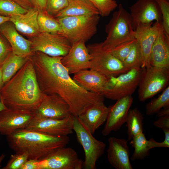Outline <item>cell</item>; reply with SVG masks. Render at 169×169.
<instances>
[{
    "label": "cell",
    "mask_w": 169,
    "mask_h": 169,
    "mask_svg": "<svg viewBox=\"0 0 169 169\" xmlns=\"http://www.w3.org/2000/svg\"><path fill=\"white\" fill-rule=\"evenodd\" d=\"M39 11L34 7L28 10L25 13L10 16L9 21L18 31L27 35L35 37L40 33L38 21Z\"/></svg>",
    "instance_id": "cell-22"
},
{
    "label": "cell",
    "mask_w": 169,
    "mask_h": 169,
    "mask_svg": "<svg viewBox=\"0 0 169 169\" xmlns=\"http://www.w3.org/2000/svg\"><path fill=\"white\" fill-rule=\"evenodd\" d=\"M33 53L39 52L52 57H63L70 49L71 44L60 34L40 33L31 41Z\"/></svg>",
    "instance_id": "cell-10"
},
{
    "label": "cell",
    "mask_w": 169,
    "mask_h": 169,
    "mask_svg": "<svg viewBox=\"0 0 169 169\" xmlns=\"http://www.w3.org/2000/svg\"><path fill=\"white\" fill-rule=\"evenodd\" d=\"M99 12L100 15L108 16L118 6L115 0H89Z\"/></svg>",
    "instance_id": "cell-33"
},
{
    "label": "cell",
    "mask_w": 169,
    "mask_h": 169,
    "mask_svg": "<svg viewBox=\"0 0 169 169\" xmlns=\"http://www.w3.org/2000/svg\"><path fill=\"white\" fill-rule=\"evenodd\" d=\"M5 156V155L4 153H3L0 156V168L1 167V162L4 158Z\"/></svg>",
    "instance_id": "cell-48"
},
{
    "label": "cell",
    "mask_w": 169,
    "mask_h": 169,
    "mask_svg": "<svg viewBox=\"0 0 169 169\" xmlns=\"http://www.w3.org/2000/svg\"><path fill=\"white\" fill-rule=\"evenodd\" d=\"M136 40L135 39L120 44L108 51L114 57L122 62L129 54Z\"/></svg>",
    "instance_id": "cell-34"
},
{
    "label": "cell",
    "mask_w": 169,
    "mask_h": 169,
    "mask_svg": "<svg viewBox=\"0 0 169 169\" xmlns=\"http://www.w3.org/2000/svg\"><path fill=\"white\" fill-rule=\"evenodd\" d=\"M36 7L39 10L45 11L47 0H33Z\"/></svg>",
    "instance_id": "cell-43"
},
{
    "label": "cell",
    "mask_w": 169,
    "mask_h": 169,
    "mask_svg": "<svg viewBox=\"0 0 169 169\" xmlns=\"http://www.w3.org/2000/svg\"><path fill=\"white\" fill-rule=\"evenodd\" d=\"M154 125L162 130L169 129V115L158 117L153 122Z\"/></svg>",
    "instance_id": "cell-40"
},
{
    "label": "cell",
    "mask_w": 169,
    "mask_h": 169,
    "mask_svg": "<svg viewBox=\"0 0 169 169\" xmlns=\"http://www.w3.org/2000/svg\"><path fill=\"white\" fill-rule=\"evenodd\" d=\"M108 111V107L101 102L86 106L77 117L82 126L93 134L106 121Z\"/></svg>",
    "instance_id": "cell-19"
},
{
    "label": "cell",
    "mask_w": 169,
    "mask_h": 169,
    "mask_svg": "<svg viewBox=\"0 0 169 169\" xmlns=\"http://www.w3.org/2000/svg\"><path fill=\"white\" fill-rule=\"evenodd\" d=\"M6 109L7 108L4 105L2 99L0 98V111Z\"/></svg>",
    "instance_id": "cell-47"
},
{
    "label": "cell",
    "mask_w": 169,
    "mask_h": 169,
    "mask_svg": "<svg viewBox=\"0 0 169 169\" xmlns=\"http://www.w3.org/2000/svg\"><path fill=\"white\" fill-rule=\"evenodd\" d=\"M85 43L80 40L72 44L67 54L62 57L61 63L70 74L90 69L91 56Z\"/></svg>",
    "instance_id": "cell-15"
},
{
    "label": "cell",
    "mask_w": 169,
    "mask_h": 169,
    "mask_svg": "<svg viewBox=\"0 0 169 169\" xmlns=\"http://www.w3.org/2000/svg\"><path fill=\"white\" fill-rule=\"evenodd\" d=\"M122 62L128 71L136 67H141L142 63L141 54L139 44L136 39L128 56Z\"/></svg>",
    "instance_id": "cell-31"
},
{
    "label": "cell",
    "mask_w": 169,
    "mask_h": 169,
    "mask_svg": "<svg viewBox=\"0 0 169 169\" xmlns=\"http://www.w3.org/2000/svg\"><path fill=\"white\" fill-rule=\"evenodd\" d=\"M143 115L137 108L130 109L125 123L127 129L128 141L143 132Z\"/></svg>",
    "instance_id": "cell-27"
},
{
    "label": "cell",
    "mask_w": 169,
    "mask_h": 169,
    "mask_svg": "<svg viewBox=\"0 0 169 169\" xmlns=\"http://www.w3.org/2000/svg\"><path fill=\"white\" fill-rule=\"evenodd\" d=\"M28 159V155L26 153H16L12 154L7 164L2 169H20Z\"/></svg>",
    "instance_id": "cell-37"
},
{
    "label": "cell",
    "mask_w": 169,
    "mask_h": 169,
    "mask_svg": "<svg viewBox=\"0 0 169 169\" xmlns=\"http://www.w3.org/2000/svg\"><path fill=\"white\" fill-rule=\"evenodd\" d=\"M156 114L157 116L158 117L169 115V106L163 108Z\"/></svg>",
    "instance_id": "cell-44"
},
{
    "label": "cell",
    "mask_w": 169,
    "mask_h": 169,
    "mask_svg": "<svg viewBox=\"0 0 169 169\" xmlns=\"http://www.w3.org/2000/svg\"><path fill=\"white\" fill-rule=\"evenodd\" d=\"M160 9L162 17L164 32L169 38V2L168 0H155Z\"/></svg>",
    "instance_id": "cell-35"
},
{
    "label": "cell",
    "mask_w": 169,
    "mask_h": 169,
    "mask_svg": "<svg viewBox=\"0 0 169 169\" xmlns=\"http://www.w3.org/2000/svg\"><path fill=\"white\" fill-rule=\"evenodd\" d=\"M99 15V11L89 0H69L67 6L55 17H63L84 15Z\"/></svg>",
    "instance_id": "cell-25"
},
{
    "label": "cell",
    "mask_w": 169,
    "mask_h": 169,
    "mask_svg": "<svg viewBox=\"0 0 169 169\" xmlns=\"http://www.w3.org/2000/svg\"><path fill=\"white\" fill-rule=\"evenodd\" d=\"M43 95L31 58L5 83L0 91V98L8 109L33 112L39 105Z\"/></svg>",
    "instance_id": "cell-2"
},
{
    "label": "cell",
    "mask_w": 169,
    "mask_h": 169,
    "mask_svg": "<svg viewBox=\"0 0 169 169\" xmlns=\"http://www.w3.org/2000/svg\"><path fill=\"white\" fill-rule=\"evenodd\" d=\"M38 21L40 33L61 34V28L57 20L46 11L39 10Z\"/></svg>",
    "instance_id": "cell-29"
},
{
    "label": "cell",
    "mask_w": 169,
    "mask_h": 169,
    "mask_svg": "<svg viewBox=\"0 0 169 169\" xmlns=\"http://www.w3.org/2000/svg\"><path fill=\"white\" fill-rule=\"evenodd\" d=\"M62 58L50 56L39 52H34L32 56L41 92L60 96L68 103L72 114L75 116L86 106L104 102L102 95L86 90L70 77L68 69L61 63Z\"/></svg>",
    "instance_id": "cell-1"
},
{
    "label": "cell",
    "mask_w": 169,
    "mask_h": 169,
    "mask_svg": "<svg viewBox=\"0 0 169 169\" xmlns=\"http://www.w3.org/2000/svg\"><path fill=\"white\" fill-rule=\"evenodd\" d=\"M105 31L106 39L100 43L102 47L108 51L120 44L135 39L130 13L121 4L119 5L118 10L114 12L106 25Z\"/></svg>",
    "instance_id": "cell-5"
},
{
    "label": "cell",
    "mask_w": 169,
    "mask_h": 169,
    "mask_svg": "<svg viewBox=\"0 0 169 169\" xmlns=\"http://www.w3.org/2000/svg\"><path fill=\"white\" fill-rule=\"evenodd\" d=\"M69 0H47L45 11L54 17L68 5Z\"/></svg>",
    "instance_id": "cell-36"
},
{
    "label": "cell",
    "mask_w": 169,
    "mask_h": 169,
    "mask_svg": "<svg viewBox=\"0 0 169 169\" xmlns=\"http://www.w3.org/2000/svg\"><path fill=\"white\" fill-rule=\"evenodd\" d=\"M129 9L133 30L141 24L162 22L161 11L155 0H138Z\"/></svg>",
    "instance_id": "cell-14"
},
{
    "label": "cell",
    "mask_w": 169,
    "mask_h": 169,
    "mask_svg": "<svg viewBox=\"0 0 169 169\" xmlns=\"http://www.w3.org/2000/svg\"><path fill=\"white\" fill-rule=\"evenodd\" d=\"M87 47L91 56L90 69L108 78L128 71L122 62L102 47L101 43L89 44Z\"/></svg>",
    "instance_id": "cell-8"
},
{
    "label": "cell",
    "mask_w": 169,
    "mask_h": 169,
    "mask_svg": "<svg viewBox=\"0 0 169 169\" xmlns=\"http://www.w3.org/2000/svg\"><path fill=\"white\" fill-rule=\"evenodd\" d=\"M8 22L0 26V33L8 42L12 52L18 56L31 58L34 54L31 49L32 41L20 34L13 24Z\"/></svg>",
    "instance_id": "cell-21"
},
{
    "label": "cell",
    "mask_w": 169,
    "mask_h": 169,
    "mask_svg": "<svg viewBox=\"0 0 169 169\" xmlns=\"http://www.w3.org/2000/svg\"><path fill=\"white\" fill-rule=\"evenodd\" d=\"M35 115L32 111L6 109L0 111V134L6 136L24 129Z\"/></svg>",
    "instance_id": "cell-18"
},
{
    "label": "cell",
    "mask_w": 169,
    "mask_h": 169,
    "mask_svg": "<svg viewBox=\"0 0 169 169\" xmlns=\"http://www.w3.org/2000/svg\"><path fill=\"white\" fill-rule=\"evenodd\" d=\"M38 165V169H81L84 161L74 149L65 146L39 160Z\"/></svg>",
    "instance_id": "cell-12"
},
{
    "label": "cell",
    "mask_w": 169,
    "mask_h": 169,
    "mask_svg": "<svg viewBox=\"0 0 169 169\" xmlns=\"http://www.w3.org/2000/svg\"><path fill=\"white\" fill-rule=\"evenodd\" d=\"M99 15L68 16L56 18L61 28V34L71 45L80 40L86 42L97 33Z\"/></svg>",
    "instance_id": "cell-4"
},
{
    "label": "cell",
    "mask_w": 169,
    "mask_h": 169,
    "mask_svg": "<svg viewBox=\"0 0 169 169\" xmlns=\"http://www.w3.org/2000/svg\"><path fill=\"white\" fill-rule=\"evenodd\" d=\"M127 140L114 137L108 140L107 158L109 163L116 169H132Z\"/></svg>",
    "instance_id": "cell-20"
},
{
    "label": "cell",
    "mask_w": 169,
    "mask_h": 169,
    "mask_svg": "<svg viewBox=\"0 0 169 169\" xmlns=\"http://www.w3.org/2000/svg\"><path fill=\"white\" fill-rule=\"evenodd\" d=\"M74 116L60 119H52L35 115L25 129L54 136H68L73 133Z\"/></svg>",
    "instance_id": "cell-11"
},
{
    "label": "cell",
    "mask_w": 169,
    "mask_h": 169,
    "mask_svg": "<svg viewBox=\"0 0 169 169\" xmlns=\"http://www.w3.org/2000/svg\"><path fill=\"white\" fill-rule=\"evenodd\" d=\"M142 71L138 84V96L143 102L151 98L167 86L169 81V67L151 65Z\"/></svg>",
    "instance_id": "cell-7"
},
{
    "label": "cell",
    "mask_w": 169,
    "mask_h": 169,
    "mask_svg": "<svg viewBox=\"0 0 169 169\" xmlns=\"http://www.w3.org/2000/svg\"></svg>",
    "instance_id": "cell-49"
},
{
    "label": "cell",
    "mask_w": 169,
    "mask_h": 169,
    "mask_svg": "<svg viewBox=\"0 0 169 169\" xmlns=\"http://www.w3.org/2000/svg\"><path fill=\"white\" fill-rule=\"evenodd\" d=\"M39 160L28 159L24 163L20 169H38V163Z\"/></svg>",
    "instance_id": "cell-41"
},
{
    "label": "cell",
    "mask_w": 169,
    "mask_h": 169,
    "mask_svg": "<svg viewBox=\"0 0 169 169\" xmlns=\"http://www.w3.org/2000/svg\"><path fill=\"white\" fill-rule=\"evenodd\" d=\"M28 10L12 0H0V15L10 17L25 13Z\"/></svg>",
    "instance_id": "cell-32"
},
{
    "label": "cell",
    "mask_w": 169,
    "mask_h": 169,
    "mask_svg": "<svg viewBox=\"0 0 169 169\" xmlns=\"http://www.w3.org/2000/svg\"><path fill=\"white\" fill-rule=\"evenodd\" d=\"M12 51L11 47L0 36V66Z\"/></svg>",
    "instance_id": "cell-39"
},
{
    "label": "cell",
    "mask_w": 169,
    "mask_h": 169,
    "mask_svg": "<svg viewBox=\"0 0 169 169\" xmlns=\"http://www.w3.org/2000/svg\"><path fill=\"white\" fill-rule=\"evenodd\" d=\"M130 144L134 150L131 157L132 161L142 160L149 156L150 149L148 140H147L143 132L134 136L131 140Z\"/></svg>",
    "instance_id": "cell-28"
},
{
    "label": "cell",
    "mask_w": 169,
    "mask_h": 169,
    "mask_svg": "<svg viewBox=\"0 0 169 169\" xmlns=\"http://www.w3.org/2000/svg\"><path fill=\"white\" fill-rule=\"evenodd\" d=\"M73 129L78 141L82 146L85 154L83 167L85 169H96V163L104 154L106 144L96 139L81 125L77 116H74Z\"/></svg>",
    "instance_id": "cell-9"
},
{
    "label": "cell",
    "mask_w": 169,
    "mask_h": 169,
    "mask_svg": "<svg viewBox=\"0 0 169 169\" xmlns=\"http://www.w3.org/2000/svg\"><path fill=\"white\" fill-rule=\"evenodd\" d=\"M150 63L153 66L169 67V38L165 33L162 25L151 49Z\"/></svg>",
    "instance_id": "cell-24"
},
{
    "label": "cell",
    "mask_w": 169,
    "mask_h": 169,
    "mask_svg": "<svg viewBox=\"0 0 169 169\" xmlns=\"http://www.w3.org/2000/svg\"><path fill=\"white\" fill-rule=\"evenodd\" d=\"M18 4L23 8L28 10L33 8L32 6L35 5L33 0H11Z\"/></svg>",
    "instance_id": "cell-42"
},
{
    "label": "cell",
    "mask_w": 169,
    "mask_h": 169,
    "mask_svg": "<svg viewBox=\"0 0 169 169\" xmlns=\"http://www.w3.org/2000/svg\"><path fill=\"white\" fill-rule=\"evenodd\" d=\"M29 58L17 55L12 51L0 66L4 82H7L15 75Z\"/></svg>",
    "instance_id": "cell-26"
},
{
    "label": "cell",
    "mask_w": 169,
    "mask_h": 169,
    "mask_svg": "<svg viewBox=\"0 0 169 169\" xmlns=\"http://www.w3.org/2000/svg\"><path fill=\"white\" fill-rule=\"evenodd\" d=\"M165 134V139L161 142H157L152 138L148 140L149 148L150 150L156 147H169V129L162 130Z\"/></svg>",
    "instance_id": "cell-38"
},
{
    "label": "cell",
    "mask_w": 169,
    "mask_h": 169,
    "mask_svg": "<svg viewBox=\"0 0 169 169\" xmlns=\"http://www.w3.org/2000/svg\"><path fill=\"white\" fill-rule=\"evenodd\" d=\"M9 146L16 153H26L28 159H42L69 141L68 136H54L25 129L6 136Z\"/></svg>",
    "instance_id": "cell-3"
},
{
    "label": "cell",
    "mask_w": 169,
    "mask_h": 169,
    "mask_svg": "<svg viewBox=\"0 0 169 169\" xmlns=\"http://www.w3.org/2000/svg\"><path fill=\"white\" fill-rule=\"evenodd\" d=\"M89 69L84 70L74 74L73 78L86 90L101 94L108 78L94 70Z\"/></svg>",
    "instance_id": "cell-23"
},
{
    "label": "cell",
    "mask_w": 169,
    "mask_h": 169,
    "mask_svg": "<svg viewBox=\"0 0 169 169\" xmlns=\"http://www.w3.org/2000/svg\"><path fill=\"white\" fill-rule=\"evenodd\" d=\"M142 69L137 67L116 76L108 78L101 94L107 98L117 100L131 95L138 86Z\"/></svg>",
    "instance_id": "cell-6"
},
{
    "label": "cell",
    "mask_w": 169,
    "mask_h": 169,
    "mask_svg": "<svg viewBox=\"0 0 169 169\" xmlns=\"http://www.w3.org/2000/svg\"><path fill=\"white\" fill-rule=\"evenodd\" d=\"M5 83L3 81V76L1 67H0V91L3 87Z\"/></svg>",
    "instance_id": "cell-46"
},
{
    "label": "cell",
    "mask_w": 169,
    "mask_h": 169,
    "mask_svg": "<svg viewBox=\"0 0 169 169\" xmlns=\"http://www.w3.org/2000/svg\"><path fill=\"white\" fill-rule=\"evenodd\" d=\"M142 24L134 30V36L139 45L142 63L141 68H145L151 66V53L153 44L162 25V22H156Z\"/></svg>",
    "instance_id": "cell-13"
},
{
    "label": "cell",
    "mask_w": 169,
    "mask_h": 169,
    "mask_svg": "<svg viewBox=\"0 0 169 169\" xmlns=\"http://www.w3.org/2000/svg\"><path fill=\"white\" fill-rule=\"evenodd\" d=\"M133 101L132 95L127 96L117 100L113 105L108 107L106 123L102 131L104 136L119 130L125 123L129 110Z\"/></svg>",
    "instance_id": "cell-17"
},
{
    "label": "cell",
    "mask_w": 169,
    "mask_h": 169,
    "mask_svg": "<svg viewBox=\"0 0 169 169\" xmlns=\"http://www.w3.org/2000/svg\"><path fill=\"white\" fill-rule=\"evenodd\" d=\"M10 17L0 15V26L3 23L9 21Z\"/></svg>",
    "instance_id": "cell-45"
},
{
    "label": "cell",
    "mask_w": 169,
    "mask_h": 169,
    "mask_svg": "<svg viewBox=\"0 0 169 169\" xmlns=\"http://www.w3.org/2000/svg\"><path fill=\"white\" fill-rule=\"evenodd\" d=\"M33 113L38 116L58 119L72 115L69 105L60 96L44 93L39 105Z\"/></svg>",
    "instance_id": "cell-16"
},
{
    "label": "cell",
    "mask_w": 169,
    "mask_h": 169,
    "mask_svg": "<svg viewBox=\"0 0 169 169\" xmlns=\"http://www.w3.org/2000/svg\"><path fill=\"white\" fill-rule=\"evenodd\" d=\"M169 106V87H167L157 98L151 100L146 105V112L150 116L156 114L161 109Z\"/></svg>",
    "instance_id": "cell-30"
}]
</instances>
